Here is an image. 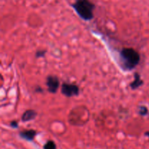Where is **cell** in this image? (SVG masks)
Here are the masks:
<instances>
[{
    "instance_id": "cell-5",
    "label": "cell",
    "mask_w": 149,
    "mask_h": 149,
    "mask_svg": "<svg viewBox=\"0 0 149 149\" xmlns=\"http://www.w3.org/2000/svg\"><path fill=\"white\" fill-rule=\"evenodd\" d=\"M37 135V132L34 130H26L20 132L19 136L23 140L27 141H33L36 135Z\"/></svg>"
},
{
    "instance_id": "cell-13",
    "label": "cell",
    "mask_w": 149,
    "mask_h": 149,
    "mask_svg": "<svg viewBox=\"0 0 149 149\" xmlns=\"http://www.w3.org/2000/svg\"><path fill=\"white\" fill-rule=\"evenodd\" d=\"M145 135H146V136L148 137V138H149V132H145Z\"/></svg>"
},
{
    "instance_id": "cell-6",
    "label": "cell",
    "mask_w": 149,
    "mask_h": 149,
    "mask_svg": "<svg viewBox=\"0 0 149 149\" xmlns=\"http://www.w3.org/2000/svg\"><path fill=\"white\" fill-rule=\"evenodd\" d=\"M37 116V112L33 109H29L26 110L24 113H23L21 116V120L23 122H27L29 121L33 120Z\"/></svg>"
},
{
    "instance_id": "cell-1",
    "label": "cell",
    "mask_w": 149,
    "mask_h": 149,
    "mask_svg": "<svg viewBox=\"0 0 149 149\" xmlns=\"http://www.w3.org/2000/svg\"><path fill=\"white\" fill-rule=\"evenodd\" d=\"M122 66L125 70L134 69L139 64L141 61V55L139 52L131 47H125L121 50L119 53Z\"/></svg>"
},
{
    "instance_id": "cell-11",
    "label": "cell",
    "mask_w": 149,
    "mask_h": 149,
    "mask_svg": "<svg viewBox=\"0 0 149 149\" xmlns=\"http://www.w3.org/2000/svg\"><path fill=\"white\" fill-rule=\"evenodd\" d=\"M10 126L12 128H14V129H16V128L18 127L19 126V124L17 121L14 120V121H12L10 124Z\"/></svg>"
},
{
    "instance_id": "cell-2",
    "label": "cell",
    "mask_w": 149,
    "mask_h": 149,
    "mask_svg": "<svg viewBox=\"0 0 149 149\" xmlns=\"http://www.w3.org/2000/svg\"><path fill=\"white\" fill-rule=\"evenodd\" d=\"M79 16L84 20H91L94 17L95 5L90 0H76L71 4Z\"/></svg>"
},
{
    "instance_id": "cell-7",
    "label": "cell",
    "mask_w": 149,
    "mask_h": 149,
    "mask_svg": "<svg viewBox=\"0 0 149 149\" xmlns=\"http://www.w3.org/2000/svg\"><path fill=\"white\" fill-rule=\"evenodd\" d=\"M143 84V80L141 79V75L138 72H135L134 74V80L130 84L131 89L132 90H137L140 87H141Z\"/></svg>"
},
{
    "instance_id": "cell-9",
    "label": "cell",
    "mask_w": 149,
    "mask_h": 149,
    "mask_svg": "<svg viewBox=\"0 0 149 149\" xmlns=\"http://www.w3.org/2000/svg\"><path fill=\"white\" fill-rule=\"evenodd\" d=\"M43 149H57L56 144L53 141H48L44 145Z\"/></svg>"
},
{
    "instance_id": "cell-12",
    "label": "cell",
    "mask_w": 149,
    "mask_h": 149,
    "mask_svg": "<svg viewBox=\"0 0 149 149\" xmlns=\"http://www.w3.org/2000/svg\"><path fill=\"white\" fill-rule=\"evenodd\" d=\"M36 93H38V92H43V90L42 88H40V87H37V89L36 90Z\"/></svg>"
},
{
    "instance_id": "cell-4",
    "label": "cell",
    "mask_w": 149,
    "mask_h": 149,
    "mask_svg": "<svg viewBox=\"0 0 149 149\" xmlns=\"http://www.w3.org/2000/svg\"><path fill=\"white\" fill-rule=\"evenodd\" d=\"M46 84L48 92L55 94L60 87V80L57 76L49 75L47 77Z\"/></svg>"
},
{
    "instance_id": "cell-8",
    "label": "cell",
    "mask_w": 149,
    "mask_h": 149,
    "mask_svg": "<svg viewBox=\"0 0 149 149\" xmlns=\"http://www.w3.org/2000/svg\"><path fill=\"white\" fill-rule=\"evenodd\" d=\"M138 113L142 116H146L148 113V108L145 106H140L138 107Z\"/></svg>"
},
{
    "instance_id": "cell-10",
    "label": "cell",
    "mask_w": 149,
    "mask_h": 149,
    "mask_svg": "<svg viewBox=\"0 0 149 149\" xmlns=\"http://www.w3.org/2000/svg\"><path fill=\"white\" fill-rule=\"evenodd\" d=\"M46 52L47 51L45 50V49H40V50H37L36 52V58H44L46 55Z\"/></svg>"
},
{
    "instance_id": "cell-3",
    "label": "cell",
    "mask_w": 149,
    "mask_h": 149,
    "mask_svg": "<svg viewBox=\"0 0 149 149\" xmlns=\"http://www.w3.org/2000/svg\"><path fill=\"white\" fill-rule=\"evenodd\" d=\"M61 93L67 97L77 96L79 94V87L78 85L68 83H63L61 85Z\"/></svg>"
}]
</instances>
